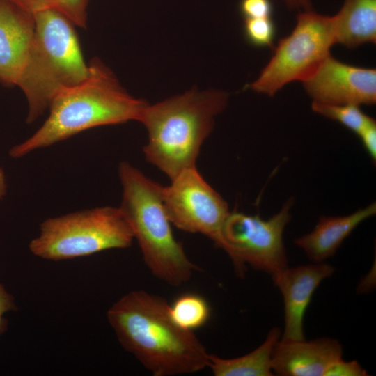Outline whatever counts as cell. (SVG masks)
<instances>
[{
    "label": "cell",
    "mask_w": 376,
    "mask_h": 376,
    "mask_svg": "<svg viewBox=\"0 0 376 376\" xmlns=\"http://www.w3.org/2000/svg\"><path fill=\"white\" fill-rule=\"evenodd\" d=\"M293 199L267 220L258 215L230 212L222 229L220 246L231 260L239 276L246 265L272 276L288 267L283 235L291 219Z\"/></svg>",
    "instance_id": "ba28073f"
},
{
    "label": "cell",
    "mask_w": 376,
    "mask_h": 376,
    "mask_svg": "<svg viewBox=\"0 0 376 376\" xmlns=\"http://www.w3.org/2000/svg\"><path fill=\"white\" fill-rule=\"evenodd\" d=\"M24 10L35 13L53 10L68 18L75 26L86 28L89 0H10Z\"/></svg>",
    "instance_id": "ac0fdd59"
},
{
    "label": "cell",
    "mask_w": 376,
    "mask_h": 376,
    "mask_svg": "<svg viewBox=\"0 0 376 376\" xmlns=\"http://www.w3.org/2000/svg\"><path fill=\"white\" fill-rule=\"evenodd\" d=\"M134 239L119 207L107 206L47 219L29 248L38 258L60 261L125 249Z\"/></svg>",
    "instance_id": "8992f818"
},
{
    "label": "cell",
    "mask_w": 376,
    "mask_h": 376,
    "mask_svg": "<svg viewBox=\"0 0 376 376\" xmlns=\"http://www.w3.org/2000/svg\"><path fill=\"white\" fill-rule=\"evenodd\" d=\"M369 156L376 159V122L373 118L357 134Z\"/></svg>",
    "instance_id": "cb8c5ba5"
},
{
    "label": "cell",
    "mask_w": 376,
    "mask_h": 376,
    "mask_svg": "<svg viewBox=\"0 0 376 376\" xmlns=\"http://www.w3.org/2000/svg\"><path fill=\"white\" fill-rule=\"evenodd\" d=\"M302 82L313 102L359 106L376 102V70L344 63L331 54Z\"/></svg>",
    "instance_id": "30bf717a"
},
{
    "label": "cell",
    "mask_w": 376,
    "mask_h": 376,
    "mask_svg": "<svg viewBox=\"0 0 376 376\" xmlns=\"http://www.w3.org/2000/svg\"><path fill=\"white\" fill-rule=\"evenodd\" d=\"M17 310V306L14 297L0 282V335L8 328V321L4 317L5 314Z\"/></svg>",
    "instance_id": "603a6c76"
},
{
    "label": "cell",
    "mask_w": 376,
    "mask_h": 376,
    "mask_svg": "<svg viewBox=\"0 0 376 376\" xmlns=\"http://www.w3.org/2000/svg\"><path fill=\"white\" fill-rule=\"evenodd\" d=\"M173 320L180 327L192 331L203 327L209 320L210 308L202 296L195 293L182 294L169 305Z\"/></svg>",
    "instance_id": "e0dca14e"
},
{
    "label": "cell",
    "mask_w": 376,
    "mask_h": 376,
    "mask_svg": "<svg viewBox=\"0 0 376 376\" xmlns=\"http://www.w3.org/2000/svg\"><path fill=\"white\" fill-rule=\"evenodd\" d=\"M281 336V329L274 327L260 345L244 356L224 359L210 354L208 368L215 376H272V353Z\"/></svg>",
    "instance_id": "2e32d148"
},
{
    "label": "cell",
    "mask_w": 376,
    "mask_h": 376,
    "mask_svg": "<svg viewBox=\"0 0 376 376\" xmlns=\"http://www.w3.org/2000/svg\"><path fill=\"white\" fill-rule=\"evenodd\" d=\"M33 16V35L16 84L27 100L28 123L43 114L58 94L80 84L89 73L75 25L53 10L40 11Z\"/></svg>",
    "instance_id": "277c9868"
},
{
    "label": "cell",
    "mask_w": 376,
    "mask_h": 376,
    "mask_svg": "<svg viewBox=\"0 0 376 376\" xmlns=\"http://www.w3.org/2000/svg\"><path fill=\"white\" fill-rule=\"evenodd\" d=\"M244 33L246 40L260 47H272L276 26L272 17L244 19Z\"/></svg>",
    "instance_id": "ffe728a7"
},
{
    "label": "cell",
    "mask_w": 376,
    "mask_h": 376,
    "mask_svg": "<svg viewBox=\"0 0 376 376\" xmlns=\"http://www.w3.org/2000/svg\"><path fill=\"white\" fill-rule=\"evenodd\" d=\"M336 43L333 17L301 11L291 33L281 39L272 56L249 88L274 96L283 86L308 77Z\"/></svg>",
    "instance_id": "52a82bcc"
},
{
    "label": "cell",
    "mask_w": 376,
    "mask_h": 376,
    "mask_svg": "<svg viewBox=\"0 0 376 376\" xmlns=\"http://www.w3.org/2000/svg\"><path fill=\"white\" fill-rule=\"evenodd\" d=\"M228 100V93L222 91L192 89L148 104L139 120L148 135L143 149L146 159L171 180L196 166L201 147Z\"/></svg>",
    "instance_id": "3957f363"
},
{
    "label": "cell",
    "mask_w": 376,
    "mask_h": 376,
    "mask_svg": "<svg viewBox=\"0 0 376 376\" xmlns=\"http://www.w3.org/2000/svg\"><path fill=\"white\" fill-rule=\"evenodd\" d=\"M334 271L332 265L322 262L288 267L272 276L284 304V329L280 339H305L303 328L305 312L316 288L323 280L331 276Z\"/></svg>",
    "instance_id": "8fae6325"
},
{
    "label": "cell",
    "mask_w": 376,
    "mask_h": 376,
    "mask_svg": "<svg viewBox=\"0 0 376 376\" xmlns=\"http://www.w3.org/2000/svg\"><path fill=\"white\" fill-rule=\"evenodd\" d=\"M336 43L349 48L376 41V0H345L333 16Z\"/></svg>",
    "instance_id": "9a60e30c"
},
{
    "label": "cell",
    "mask_w": 376,
    "mask_h": 376,
    "mask_svg": "<svg viewBox=\"0 0 376 376\" xmlns=\"http://www.w3.org/2000/svg\"><path fill=\"white\" fill-rule=\"evenodd\" d=\"M368 373L357 361H345L340 358L327 369L324 376H366Z\"/></svg>",
    "instance_id": "7402d4cb"
},
{
    "label": "cell",
    "mask_w": 376,
    "mask_h": 376,
    "mask_svg": "<svg viewBox=\"0 0 376 376\" xmlns=\"http://www.w3.org/2000/svg\"><path fill=\"white\" fill-rule=\"evenodd\" d=\"M342 354L341 344L331 338L308 341L280 339L273 350L272 370L279 376H324Z\"/></svg>",
    "instance_id": "7c38bea8"
},
{
    "label": "cell",
    "mask_w": 376,
    "mask_h": 376,
    "mask_svg": "<svg viewBox=\"0 0 376 376\" xmlns=\"http://www.w3.org/2000/svg\"><path fill=\"white\" fill-rule=\"evenodd\" d=\"M272 8L270 0H241L240 3L244 19L271 17Z\"/></svg>",
    "instance_id": "44dd1931"
},
{
    "label": "cell",
    "mask_w": 376,
    "mask_h": 376,
    "mask_svg": "<svg viewBox=\"0 0 376 376\" xmlns=\"http://www.w3.org/2000/svg\"><path fill=\"white\" fill-rule=\"evenodd\" d=\"M376 213L375 202L345 216L320 217L314 229L295 240L313 263H322L335 254L343 241L363 221Z\"/></svg>",
    "instance_id": "5bb4252c"
},
{
    "label": "cell",
    "mask_w": 376,
    "mask_h": 376,
    "mask_svg": "<svg viewBox=\"0 0 376 376\" xmlns=\"http://www.w3.org/2000/svg\"><path fill=\"white\" fill-rule=\"evenodd\" d=\"M315 112L338 121L356 134L373 119L355 104H326L312 102Z\"/></svg>",
    "instance_id": "d6986e66"
},
{
    "label": "cell",
    "mask_w": 376,
    "mask_h": 376,
    "mask_svg": "<svg viewBox=\"0 0 376 376\" xmlns=\"http://www.w3.org/2000/svg\"><path fill=\"white\" fill-rule=\"evenodd\" d=\"M88 66L86 79L54 98L48 118L32 136L10 149V156L23 157L90 128L139 120L148 103L130 95L99 58L91 59Z\"/></svg>",
    "instance_id": "7a4b0ae2"
},
{
    "label": "cell",
    "mask_w": 376,
    "mask_h": 376,
    "mask_svg": "<svg viewBox=\"0 0 376 376\" xmlns=\"http://www.w3.org/2000/svg\"><path fill=\"white\" fill-rule=\"evenodd\" d=\"M107 318L123 348L155 376L191 374L209 366L205 346L173 320L169 304L159 296L132 290L111 305Z\"/></svg>",
    "instance_id": "6da1fadb"
},
{
    "label": "cell",
    "mask_w": 376,
    "mask_h": 376,
    "mask_svg": "<svg viewBox=\"0 0 376 376\" xmlns=\"http://www.w3.org/2000/svg\"><path fill=\"white\" fill-rule=\"evenodd\" d=\"M162 200L171 224L182 230L204 235L220 248L228 206L196 166L182 171L170 185L163 187Z\"/></svg>",
    "instance_id": "9c48e42d"
},
{
    "label": "cell",
    "mask_w": 376,
    "mask_h": 376,
    "mask_svg": "<svg viewBox=\"0 0 376 376\" xmlns=\"http://www.w3.org/2000/svg\"><path fill=\"white\" fill-rule=\"evenodd\" d=\"M33 15L0 0V81L16 85L34 32Z\"/></svg>",
    "instance_id": "4fadbf2b"
},
{
    "label": "cell",
    "mask_w": 376,
    "mask_h": 376,
    "mask_svg": "<svg viewBox=\"0 0 376 376\" xmlns=\"http://www.w3.org/2000/svg\"><path fill=\"white\" fill-rule=\"evenodd\" d=\"M6 185L5 175L2 168L0 166V200L3 198L6 193Z\"/></svg>",
    "instance_id": "484cf974"
},
{
    "label": "cell",
    "mask_w": 376,
    "mask_h": 376,
    "mask_svg": "<svg viewBox=\"0 0 376 376\" xmlns=\"http://www.w3.org/2000/svg\"><path fill=\"white\" fill-rule=\"evenodd\" d=\"M123 187L119 207L136 239L145 264L172 286L187 282L198 267L174 237L162 200L163 187L127 162L118 169Z\"/></svg>",
    "instance_id": "5b68a950"
},
{
    "label": "cell",
    "mask_w": 376,
    "mask_h": 376,
    "mask_svg": "<svg viewBox=\"0 0 376 376\" xmlns=\"http://www.w3.org/2000/svg\"><path fill=\"white\" fill-rule=\"evenodd\" d=\"M290 8L300 11L312 10L311 0H283Z\"/></svg>",
    "instance_id": "d4e9b609"
}]
</instances>
